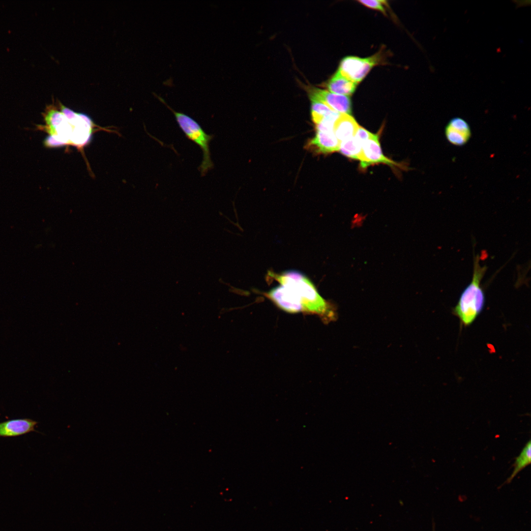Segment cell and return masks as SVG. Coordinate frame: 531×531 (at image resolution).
<instances>
[{"mask_svg": "<svg viewBox=\"0 0 531 531\" xmlns=\"http://www.w3.org/2000/svg\"><path fill=\"white\" fill-rule=\"evenodd\" d=\"M359 126L350 114H340L334 122L333 132L341 142L354 137Z\"/></svg>", "mask_w": 531, "mask_h": 531, "instance_id": "12", "label": "cell"}, {"mask_svg": "<svg viewBox=\"0 0 531 531\" xmlns=\"http://www.w3.org/2000/svg\"><path fill=\"white\" fill-rule=\"evenodd\" d=\"M486 269L485 266L480 265L478 257H476L473 264L472 281L462 293L453 309V314L465 326L472 324L483 309L485 299L480 282Z\"/></svg>", "mask_w": 531, "mask_h": 531, "instance_id": "3", "label": "cell"}, {"mask_svg": "<svg viewBox=\"0 0 531 531\" xmlns=\"http://www.w3.org/2000/svg\"><path fill=\"white\" fill-rule=\"evenodd\" d=\"M361 148L362 145L353 137L341 142L339 150L348 157L359 160Z\"/></svg>", "mask_w": 531, "mask_h": 531, "instance_id": "16", "label": "cell"}, {"mask_svg": "<svg viewBox=\"0 0 531 531\" xmlns=\"http://www.w3.org/2000/svg\"><path fill=\"white\" fill-rule=\"evenodd\" d=\"M280 284L292 289L299 296L303 311L331 319V311L326 301L320 295L313 283L299 271L288 270L273 273Z\"/></svg>", "mask_w": 531, "mask_h": 531, "instance_id": "2", "label": "cell"}, {"mask_svg": "<svg viewBox=\"0 0 531 531\" xmlns=\"http://www.w3.org/2000/svg\"><path fill=\"white\" fill-rule=\"evenodd\" d=\"M154 95L173 112L179 127L186 136L199 146L202 150L203 158L199 169L201 175L205 176L213 167V163L210 158L209 145L213 135L206 134L201 125L192 118L182 112L175 111L167 105L162 97L155 93Z\"/></svg>", "mask_w": 531, "mask_h": 531, "instance_id": "4", "label": "cell"}, {"mask_svg": "<svg viewBox=\"0 0 531 531\" xmlns=\"http://www.w3.org/2000/svg\"><path fill=\"white\" fill-rule=\"evenodd\" d=\"M59 103L60 111L53 105L46 107L43 114L46 125H37V129L50 134L55 147L68 143L78 147L86 145L91 134V119Z\"/></svg>", "mask_w": 531, "mask_h": 531, "instance_id": "1", "label": "cell"}, {"mask_svg": "<svg viewBox=\"0 0 531 531\" xmlns=\"http://www.w3.org/2000/svg\"><path fill=\"white\" fill-rule=\"evenodd\" d=\"M357 85L337 70L325 86L330 92L350 96L354 92Z\"/></svg>", "mask_w": 531, "mask_h": 531, "instance_id": "13", "label": "cell"}, {"mask_svg": "<svg viewBox=\"0 0 531 531\" xmlns=\"http://www.w3.org/2000/svg\"><path fill=\"white\" fill-rule=\"evenodd\" d=\"M531 462V442L530 440L525 445L519 455L515 459L513 464L512 473L507 479L510 482L521 470L529 465Z\"/></svg>", "mask_w": 531, "mask_h": 531, "instance_id": "15", "label": "cell"}, {"mask_svg": "<svg viewBox=\"0 0 531 531\" xmlns=\"http://www.w3.org/2000/svg\"><path fill=\"white\" fill-rule=\"evenodd\" d=\"M375 134L370 132L363 127L359 126L354 137L362 146L364 142L374 137Z\"/></svg>", "mask_w": 531, "mask_h": 531, "instance_id": "18", "label": "cell"}, {"mask_svg": "<svg viewBox=\"0 0 531 531\" xmlns=\"http://www.w3.org/2000/svg\"><path fill=\"white\" fill-rule=\"evenodd\" d=\"M382 51L367 58L347 56L341 61L338 71L343 76L358 84L375 66L384 62Z\"/></svg>", "mask_w": 531, "mask_h": 531, "instance_id": "5", "label": "cell"}, {"mask_svg": "<svg viewBox=\"0 0 531 531\" xmlns=\"http://www.w3.org/2000/svg\"><path fill=\"white\" fill-rule=\"evenodd\" d=\"M445 135L451 144L462 146L465 145L471 137V130L468 123L463 118L455 117L451 119L445 127Z\"/></svg>", "mask_w": 531, "mask_h": 531, "instance_id": "9", "label": "cell"}, {"mask_svg": "<svg viewBox=\"0 0 531 531\" xmlns=\"http://www.w3.org/2000/svg\"><path fill=\"white\" fill-rule=\"evenodd\" d=\"M266 295L276 306L287 312L296 313L303 311L299 296L287 286L280 284L271 289Z\"/></svg>", "mask_w": 531, "mask_h": 531, "instance_id": "7", "label": "cell"}, {"mask_svg": "<svg viewBox=\"0 0 531 531\" xmlns=\"http://www.w3.org/2000/svg\"><path fill=\"white\" fill-rule=\"evenodd\" d=\"M340 142L333 131L316 130L315 137L308 143V148L317 153H329L338 151Z\"/></svg>", "mask_w": 531, "mask_h": 531, "instance_id": "11", "label": "cell"}, {"mask_svg": "<svg viewBox=\"0 0 531 531\" xmlns=\"http://www.w3.org/2000/svg\"><path fill=\"white\" fill-rule=\"evenodd\" d=\"M311 101L312 118L315 124L325 118H337L340 114L320 101Z\"/></svg>", "mask_w": 531, "mask_h": 531, "instance_id": "14", "label": "cell"}, {"mask_svg": "<svg viewBox=\"0 0 531 531\" xmlns=\"http://www.w3.org/2000/svg\"><path fill=\"white\" fill-rule=\"evenodd\" d=\"M357 1L367 8L380 11L384 14H386V8L388 5L385 0H360Z\"/></svg>", "mask_w": 531, "mask_h": 531, "instance_id": "17", "label": "cell"}, {"mask_svg": "<svg viewBox=\"0 0 531 531\" xmlns=\"http://www.w3.org/2000/svg\"><path fill=\"white\" fill-rule=\"evenodd\" d=\"M310 98L320 101L339 114H350L351 101L349 96L338 94L314 87H306Z\"/></svg>", "mask_w": 531, "mask_h": 531, "instance_id": "6", "label": "cell"}, {"mask_svg": "<svg viewBox=\"0 0 531 531\" xmlns=\"http://www.w3.org/2000/svg\"><path fill=\"white\" fill-rule=\"evenodd\" d=\"M359 160L362 169L377 163H383L393 167L398 166L397 163L383 154L377 134L363 144Z\"/></svg>", "mask_w": 531, "mask_h": 531, "instance_id": "8", "label": "cell"}, {"mask_svg": "<svg viewBox=\"0 0 531 531\" xmlns=\"http://www.w3.org/2000/svg\"><path fill=\"white\" fill-rule=\"evenodd\" d=\"M38 422L30 418H18L0 422V437H16L37 432L35 427Z\"/></svg>", "mask_w": 531, "mask_h": 531, "instance_id": "10", "label": "cell"}]
</instances>
